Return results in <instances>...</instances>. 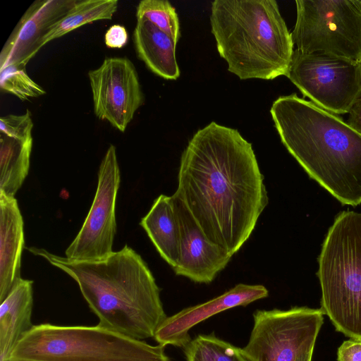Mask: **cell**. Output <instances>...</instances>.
Listing matches in <instances>:
<instances>
[{
	"label": "cell",
	"instance_id": "8",
	"mask_svg": "<svg viewBox=\"0 0 361 361\" xmlns=\"http://www.w3.org/2000/svg\"><path fill=\"white\" fill-rule=\"evenodd\" d=\"M305 97L334 114L349 112L361 94V63L295 49L286 75Z\"/></svg>",
	"mask_w": 361,
	"mask_h": 361
},
{
	"label": "cell",
	"instance_id": "28",
	"mask_svg": "<svg viewBox=\"0 0 361 361\" xmlns=\"http://www.w3.org/2000/svg\"><path fill=\"white\" fill-rule=\"evenodd\" d=\"M314 345L310 346V347L305 349L303 351H302L300 353V355H298V357H297V359L295 360V361H311L313 350H314Z\"/></svg>",
	"mask_w": 361,
	"mask_h": 361
},
{
	"label": "cell",
	"instance_id": "3",
	"mask_svg": "<svg viewBox=\"0 0 361 361\" xmlns=\"http://www.w3.org/2000/svg\"><path fill=\"white\" fill-rule=\"evenodd\" d=\"M281 142L308 176L342 204H361V133L296 94L270 110Z\"/></svg>",
	"mask_w": 361,
	"mask_h": 361
},
{
	"label": "cell",
	"instance_id": "9",
	"mask_svg": "<svg viewBox=\"0 0 361 361\" xmlns=\"http://www.w3.org/2000/svg\"><path fill=\"white\" fill-rule=\"evenodd\" d=\"M324 316L320 308L307 307L256 310L249 341L242 350L250 361H295L315 345Z\"/></svg>",
	"mask_w": 361,
	"mask_h": 361
},
{
	"label": "cell",
	"instance_id": "10",
	"mask_svg": "<svg viewBox=\"0 0 361 361\" xmlns=\"http://www.w3.org/2000/svg\"><path fill=\"white\" fill-rule=\"evenodd\" d=\"M120 181L116 150L111 145L99 168L93 202L80 231L66 249V257L75 261H95L114 252L115 208Z\"/></svg>",
	"mask_w": 361,
	"mask_h": 361
},
{
	"label": "cell",
	"instance_id": "6",
	"mask_svg": "<svg viewBox=\"0 0 361 361\" xmlns=\"http://www.w3.org/2000/svg\"><path fill=\"white\" fill-rule=\"evenodd\" d=\"M152 345L99 326L33 325L8 361H170Z\"/></svg>",
	"mask_w": 361,
	"mask_h": 361
},
{
	"label": "cell",
	"instance_id": "4",
	"mask_svg": "<svg viewBox=\"0 0 361 361\" xmlns=\"http://www.w3.org/2000/svg\"><path fill=\"white\" fill-rule=\"evenodd\" d=\"M210 21L218 51L241 80L286 75L293 54L291 33L274 0H215Z\"/></svg>",
	"mask_w": 361,
	"mask_h": 361
},
{
	"label": "cell",
	"instance_id": "23",
	"mask_svg": "<svg viewBox=\"0 0 361 361\" xmlns=\"http://www.w3.org/2000/svg\"><path fill=\"white\" fill-rule=\"evenodd\" d=\"M23 64H11L0 69V87L21 101L38 97L46 91L27 73Z\"/></svg>",
	"mask_w": 361,
	"mask_h": 361
},
{
	"label": "cell",
	"instance_id": "12",
	"mask_svg": "<svg viewBox=\"0 0 361 361\" xmlns=\"http://www.w3.org/2000/svg\"><path fill=\"white\" fill-rule=\"evenodd\" d=\"M180 226V252L173 268L178 276L200 283H209L233 257L203 233L183 201L171 195Z\"/></svg>",
	"mask_w": 361,
	"mask_h": 361
},
{
	"label": "cell",
	"instance_id": "16",
	"mask_svg": "<svg viewBox=\"0 0 361 361\" xmlns=\"http://www.w3.org/2000/svg\"><path fill=\"white\" fill-rule=\"evenodd\" d=\"M33 281L20 279L1 302L0 361H8L16 345L33 326Z\"/></svg>",
	"mask_w": 361,
	"mask_h": 361
},
{
	"label": "cell",
	"instance_id": "26",
	"mask_svg": "<svg viewBox=\"0 0 361 361\" xmlns=\"http://www.w3.org/2000/svg\"><path fill=\"white\" fill-rule=\"evenodd\" d=\"M128 39L126 29L121 25H113L104 35L105 44L109 48H121L126 44Z\"/></svg>",
	"mask_w": 361,
	"mask_h": 361
},
{
	"label": "cell",
	"instance_id": "18",
	"mask_svg": "<svg viewBox=\"0 0 361 361\" xmlns=\"http://www.w3.org/2000/svg\"><path fill=\"white\" fill-rule=\"evenodd\" d=\"M140 225L160 256L174 268L180 252V226L172 197L160 195Z\"/></svg>",
	"mask_w": 361,
	"mask_h": 361
},
{
	"label": "cell",
	"instance_id": "25",
	"mask_svg": "<svg viewBox=\"0 0 361 361\" xmlns=\"http://www.w3.org/2000/svg\"><path fill=\"white\" fill-rule=\"evenodd\" d=\"M338 361H361V340L344 341L337 350Z\"/></svg>",
	"mask_w": 361,
	"mask_h": 361
},
{
	"label": "cell",
	"instance_id": "27",
	"mask_svg": "<svg viewBox=\"0 0 361 361\" xmlns=\"http://www.w3.org/2000/svg\"><path fill=\"white\" fill-rule=\"evenodd\" d=\"M348 113L347 123L361 133V94L354 102Z\"/></svg>",
	"mask_w": 361,
	"mask_h": 361
},
{
	"label": "cell",
	"instance_id": "24",
	"mask_svg": "<svg viewBox=\"0 0 361 361\" xmlns=\"http://www.w3.org/2000/svg\"><path fill=\"white\" fill-rule=\"evenodd\" d=\"M33 122L30 111L22 115L9 114L0 118V133L20 140L32 139Z\"/></svg>",
	"mask_w": 361,
	"mask_h": 361
},
{
	"label": "cell",
	"instance_id": "14",
	"mask_svg": "<svg viewBox=\"0 0 361 361\" xmlns=\"http://www.w3.org/2000/svg\"><path fill=\"white\" fill-rule=\"evenodd\" d=\"M76 0H37L27 9L0 54V69L11 64L25 66L42 48L49 29L64 17Z\"/></svg>",
	"mask_w": 361,
	"mask_h": 361
},
{
	"label": "cell",
	"instance_id": "15",
	"mask_svg": "<svg viewBox=\"0 0 361 361\" xmlns=\"http://www.w3.org/2000/svg\"><path fill=\"white\" fill-rule=\"evenodd\" d=\"M23 219L15 197L0 195V302L20 277Z\"/></svg>",
	"mask_w": 361,
	"mask_h": 361
},
{
	"label": "cell",
	"instance_id": "17",
	"mask_svg": "<svg viewBox=\"0 0 361 361\" xmlns=\"http://www.w3.org/2000/svg\"><path fill=\"white\" fill-rule=\"evenodd\" d=\"M133 40L137 57L154 74L176 80L180 70L176 59V42L147 20H137Z\"/></svg>",
	"mask_w": 361,
	"mask_h": 361
},
{
	"label": "cell",
	"instance_id": "1",
	"mask_svg": "<svg viewBox=\"0 0 361 361\" xmlns=\"http://www.w3.org/2000/svg\"><path fill=\"white\" fill-rule=\"evenodd\" d=\"M176 194L204 235L231 255L248 240L269 203L252 144L210 123L183 151Z\"/></svg>",
	"mask_w": 361,
	"mask_h": 361
},
{
	"label": "cell",
	"instance_id": "20",
	"mask_svg": "<svg viewBox=\"0 0 361 361\" xmlns=\"http://www.w3.org/2000/svg\"><path fill=\"white\" fill-rule=\"evenodd\" d=\"M118 3L117 0H76L68 13L43 37L41 47L87 23L112 19Z\"/></svg>",
	"mask_w": 361,
	"mask_h": 361
},
{
	"label": "cell",
	"instance_id": "2",
	"mask_svg": "<svg viewBox=\"0 0 361 361\" xmlns=\"http://www.w3.org/2000/svg\"><path fill=\"white\" fill-rule=\"evenodd\" d=\"M28 250L76 281L101 326L143 341L154 338L167 317L152 273L127 245L95 261L71 260L42 248Z\"/></svg>",
	"mask_w": 361,
	"mask_h": 361
},
{
	"label": "cell",
	"instance_id": "13",
	"mask_svg": "<svg viewBox=\"0 0 361 361\" xmlns=\"http://www.w3.org/2000/svg\"><path fill=\"white\" fill-rule=\"evenodd\" d=\"M269 295L262 285L239 283L205 302L182 310L167 317L157 330L154 339L163 346L185 347L191 340L189 331L197 324L231 308L246 306Z\"/></svg>",
	"mask_w": 361,
	"mask_h": 361
},
{
	"label": "cell",
	"instance_id": "21",
	"mask_svg": "<svg viewBox=\"0 0 361 361\" xmlns=\"http://www.w3.org/2000/svg\"><path fill=\"white\" fill-rule=\"evenodd\" d=\"M187 361H250L242 348L214 334L199 335L183 347Z\"/></svg>",
	"mask_w": 361,
	"mask_h": 361
},
{
	"label": "cell",
	"instance_id": "5",
	"mask_svg": "<svg viewBox=\"0 0 361 361\" xmlns=\"http://www.w3.org/2000/svg\"><path fill=\"white\" fill-rule=\"evenodd\" d=\"M317 260L320 309L337 331L361 340V212L336 216Z\"/></svg>",
	"mask_w": 361,
	"mask_h": 361
},
{
	"label": "cell",
	"instance_id": "19",
	"mask_svg": "<svg viewBox=\"0 0 361 361\" xmlns=\"http://www.w3.org/2000/svg\"><path fill=\"white\" fill-rule=\"evenodd\" d=\"M33 139L20 140L0 133V195L14 197L30 169Z\"/></svg>",
	"mask_w": 361,
	"mask_h": 361
},
{
	"label": "cell",
	"instance_id": "7",
	"mask_svg": "<svg viewBox=\"0 0 361 361\" xmlns=\"http://www.w3.org/2000/svg\"><path fill=\"white\" fill-rule=\"evenodd\" d=\"M291 33L301 52L361 63V0H297Z\"/></svg>",
	"mask_w": 361,
	"mask_h": 361
},
{
	"label": "cell",
	"instance_id": "11",
	"mask_svg": "<svg viewBox=\"0 0 361 361\" xmlns=\"http://www.w3.org/2000/svg\"><path fill=\"white\" fill-rule=\"evenodd\" d=\"M88 78L95 116L124 133L144 102L133 62L126 57L106 58Z\"/></svg>",
	"mask_w": 361,
	"mask_h": 361
},
{
	"label": "cell",
	"instance_id": "22",
	"mask_svg": "<svg viewBox=\"0 0 361 361\" xmlns=\"http://www.w3.org/2000/svg\"><path fill=\"white\" fill-rule=\"evenodd\" d=\"M137 20H147L173 38H180L179 20L174 7L165 0H142L136 8Z\"/></svg>",
	"mask_w": 361,
	"mask_h": 361
}]
</instances>
